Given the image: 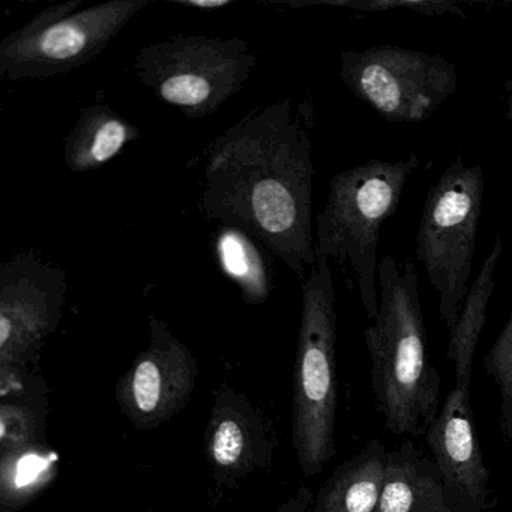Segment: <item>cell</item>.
Masks as SVG:
<instances>
[{
  "label": "cell",
  "mask_w": 512,
  "mask_h": 512,
  "mask_svg": "<svg viewBox=\"0 0 512 512\" xmlns=\"http://www.w3.org/2000/svg\"><path fill=\"white\" fill-rule=\"evenodd\" d=\"M292 403V445L299 469L311 478L337 452V308L328 257H319L302 280Z\"/></svg>",
  "instance_id": "277c9868"
},
{
  "label": "cell",
  "mask_w": 512,
  "mask_h": 512,
  "mask_svg": "<svg viewBox=\"0 0 512 512\" xmlns=\"http://www.w3.org/2000/svg\"><path fill=\"white\" fill-rule=\"evenodd\" d=\"M503 253V241L496 235L487 259L482 262L478 275L469 287L460 317L449 334L448 356L454 364V388L469 389L472 382L473 361L479 337L487 323L488 305L496 287V269Z\"/></svg>",
  "instance_id": "2e32d148"
},
{
  "label": "cell",
  "mask_w": 512,
  "mask_h": 512,
  "mask_svg": "<svg viewBox=\"0 0 512 512\" xmlns=\"http://www.w3.org/2000/svg\"><path fill=\"white\" fill-rule=\"evenodd\" d=\"M292 7L347 8L358 13H389L407 11L422 16L439 17L446 14L464 17L463 8L457 2H433V0H322V2H290Z\"/></svg>",
  "instance_id": "44dd1931"
},
{
  "label": "cell",
  "mask_w": 512,
  "mask_h": 512,
  "mask_svg": "<svg viewBox=\"0 0 512 512\" xmlns=\"http://www.w3.org/2000/svg\"><path fill=\"white\" fill-rule=\"evenodd\" d=\"M341 79L356 98L395 124L427 121L458 86L457 68L448 59L389 44L343 52Z\"/></svg>",
  "instance_id": "ba28073f"
},
{
  "label": "cell",
  "mask_w": 512,
  "mask_h": 512,
  "mask_svg": "<svg viewBox=\"0 0 512 512\" xmlns=\"http://www.w3.org/2000/svg\"><path fill=\"white\" fill-rule=\"evenodd\" d=\"M140 139V130L109 106L97 104L80 112L65 139V163L73 173L101 169L128 143Z\"/></svg>",
  "instance_id": "9a60e30c"
},
{
  "label": "cell",
  "mask_w": 512,
  "mask_h": 512,
  "mask_svg": "<svg viewBox=\"0 0 512 512\" xmlns=\"http://www.w3.org/2000/svg\"><path fill=\"white\" fill-rule=\"evenodd\" d=\"M379 313L364 331L371 385L386 430L410 439L425 436L440 412V376L428 358L418 271L383 256L377 271Z\"/></svg>",
  "instance_id": "7a4b0ae2"
},
{
  "label": "cell",
  "mask_w": 512,
  "mask_h": 512,
  "mask_svg": "<svg viewBox=\"0 0 512 512\" xmlns=\"http://www.w3.org/2000/svg\"><path fill=\"white\" fill-rule=\"evenodd\" d=\"M68 0L40 11L0 43V76L44 80L64 76L94 61L149 0H110L79 10Z\"/></svg>",
  "instance_id": "8992f818"
},
{
  "label": "cell",
  "mask_w": 512,
  "mask_h": 512,
  "mask_svg": "<svg viewBox=\"0 0 512 512\" xmlns=\"http://www.w3.org/2000/svg\"><path fill=\"white\" fill-rule=\"evenodd\" d=\"M421 166L418 155L397 161H370L337 173L317 217L316 256L349 263L362 307L373 322L379 313V238L383 223L397 212L410 176Z\"/></svg>",
  "instance_id": "3957f363"
},
{
  "label": "cell",
  "mask_w": 512,
  "mask_h": 512,
  "mask_svg": "<svg viewBox=\"0 0 512 512\" xmlns=\"http://www.w3.org/2000/svg\"><path fill=\"white\" fill-rule=\"evenodd\" d=\"M506 89H508V112H506V115H508L509 121L512 122V77L508 80V83H506Z\"/></svg>",
  "instance_id": "cb8c5ba5"
},
{
  "label": "cell",
  "mask_w": 512,
  "mask_h": 512,
  "mask_svg": "<svg viewBox=\"0 0 512 512\" xmlns=\"http://www.w3.org/2000/svg\"><path fill=\"white\" fill-rule=\"evenodd\" d=\"M257 58L238 37L176 35L140 49L134 70L155 97L191 119L206 118L238 94Z\"/></svg>",
  "instance_id": "52a82bcc"
},
{
  "label": "cell",
  "mask_w": 512,
  "mask_h": 512,
  "mask_svg": "<svg viewBox=\"0 0 512 512\" xmlns=\"http://www.w3.org/2000/svg\"><path fill=\"white\" fill-rule=\"evenodd\" d=\"M67 295L61 266L19 253L0 266V374L28 373L58 329Z\"/></svg>",
  "instance_id": "9c48e42d"
},
{
  "label": "cell",
  "mask_w": 512,
  "mask_h": 512,
  "mask_svg": "<svg viewBox=\"0 0 512 512\" xmlns=\"http://www.w3.org/2000/svg\"><path fill=\"white\" fill-rule=\"evenodd\" d=\"M388 449L373 439L341 463L314 497L313 512H374L385 479Z\"/></svg>",
  "instance_id": "5bb4252c"
},
{
  "label": "cell",
  "mask_w": 512,
  "mask_h": 512,
  "mask_svg": "<svg viewBox=\"0 0 512 512\" xmlns=\"http://www.w3.org/2000/svg\"><path fill=\"white\" fill-rule=\"evenodd\" d=\"M35 379H32L34 382ZM31 382V383H32ZM31 383L16 397L2 398L0 404V452L44 442L47 401L32 397Z\"/></svg>",
  "instance_id": "d6986e66"
},
{
  "label": "cell",
  "mask_w": 512,
  "mask_h": 512,
  "mask_svg": "<svg viewBox=\"0 0 512 512\" xmlns=\"http://www.w3.org/2000/svg\"><path fill=\"white\" fill-rule=\"evenodd\" d=\"M277 433L268 416L233 388L215 395L205 433V457L218 485L235 487L274 460Z\"/></svg>",
  "instance_id": "7c38bea8"
},
{
  "label": "cell",
  "mask_w": 512,
  "mask_h": 512,
  "mask_svg": "<svg viewBox=\"0 0 512 512\" xmlns=\"http://www.w3.org/2000/svg\"><path fill=\"white\" fill-rule=\"evenodd\" d=\"M313 179V142L292 101H278L248 113L209 146L200 208L302 278L317 262Z\"/></svg>",
  "instance_id": "6da1fadb"
},
{
  "label": "cell",
  "mask_w": 512,
  "mask_h": 512,
  "mask_svg": "<svg viewBox=\"0 0 512 512\" xmlns=\"http://www.w3.org/2000/svg\"><path fill=\"white\" fill-rule=\"evenodd\" d=\"M314 502L313 490L310 487H301L292 497L281 503L275 512H308Z\"/></svg>",
  "instance_id": "7402d4cb"
},
{
  "label": "cell",
  "mask_w": 512,
  "mask_h": 512,
  "mask_svg": "<svg viewBox=\"0 0 512 512\" xmlns=\"http://www.w3.org/2000/svg\"><path fill=\"white\" fill-rule=\"evenodd\" d=\"M424 437L454 511L490 512L496 499L476 434L469 389L448 392Z\"/></svg>",
  "instance_id": "8fae6325"
},
{
  "label": "cell",
  "mask_w": 512,
  "mask_h": 512,
  "mask_svg": "<svg viewBox=\"0 0 512 512\" xmlns=\"http://www.w3.org/2000/svg\"><path fill=\"white\" fill-rule=\"evenodd\" d=\"M374 512H455L436 464L412 439L388 449L382 493Z\"/></svg>",
  "instance_id": "4fadbf2b"
},
{
  "label": "cell",
  "mask_w": 512,
  "mask_h": 512,
  "mask_svg": "<svg viewBox=\"0 0 512 512\" xmlns=\"http://www.w3.org/2000/svg\"><path fill=\"white\" fill-rule=\"evenodd\" d=\"M199 376L194 353L160 317H149V346L116 383L115 397L136 430L149 431L178 415Z\"/></svg>",
  "instance_id": "30bf717a"
},
{
  "label": "cell",
  "mask_w": 512,
  "mask_h": 512,
  "mask_svg": "<svg viewBox=\"0 0 512 512\" xmlns=\"http://www.w3.org/2000/svg\"><path fill=\"white\" fill-rule=\"evenodd\" d=\"M217 256L221 268L238 284L247 304L260 305L269 298L271 280L254 239L223 226L217 236Z\"/></svg>",
  "instance_id": "ac0fdd59"
},
{
  "label": "cell",
  "mask_w": 512,
  "mask_h": 512,
  "mask_svg": "<svg viewBox=\"0 0 512 512\" xmlns=\"http://www.w3.org/2000/svg\"><path fill=\"white\" fill-rule=\"evenodd\" d=\"M61 455L47 445L23 446L0 457V512H17L34 502L58 478Z\"/></svg>",
  "instance_id": "e0dca14e"
},
{
  "label": "cell",
  "mask_w": 512,
  "mask_h": 512,
  "mask_svg": "<svg viewBox=\"0 0 512 512\" xmlns=\"http://www.w3.org/2000/svg\"><path fill=\"white\" fill-rule=\"evenodd\" d=\"M170 4L179 5V7L196 8V10H221V8L233 5V0H167Z\"/></svg>",
  "instance_id": "603a6c76"
},
{
  "label": "cell",
  "mask_w": 512,
  "mask_h": 512,
  "mask_svg": "<svg viewBox=\"0 0 512 512\" xmlns=\"http://www.w3.org/2000/svg\"><path fill=\"white\" fill-rule=\"evenodd\" d=\"M484 191L482 167L457 157L428 190L422 209L416 259L439 296L440 319L449 331L469 292Z\"/></svg>",
  "instance_id": "5b68a950"
},
{
  "label": "cell",
  "mask_w": 512,
  "mask_h": 512,
  "mask_svg": "<svg viewBox=\"0 0 512 512\" xmlns=\"http://www.w3.org/2000/svg\"><path fill=\"white\" fill-rule=\"evenodd\" d=\"M484 370L490 374L499 391L500 436L503 442H512V313L490 352L485 355Z\"/></svg>",
  "instance_id": "ffe728a7"
},
{
  "label": "cell",
  "mask_w": 512,
  "mask_h": 512,
  "mask_svg": "<svg viewBox=\"0 0 512 512\" xmlns=\"http://www.w3.org/2000/svg\"><path fill=\"white\" fill-rule=\"evenodd\" d=\"M148 512H154V511H152V509H149V511H148Z\"/></svg>",
  "instance_id": "d4e9b609"
}]
</instances>
